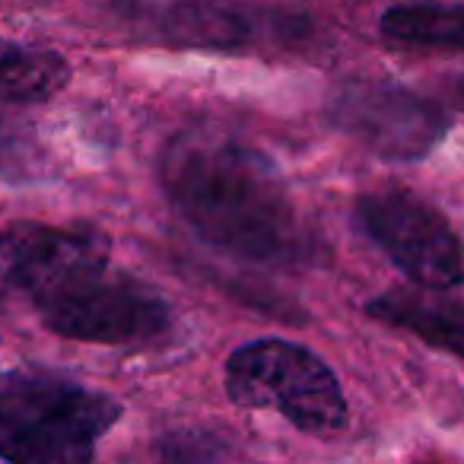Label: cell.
<instances>
[{
	"instance_id": "cell-1",
	"label": "cell",
	"mask_w": 464,
	"mask_h": 464,
	"mask_svg": "<svg viewBox=\"0 0 464 464\" xmlns=\"http://www.w3.org/2000/svg\"><path fill=\"white\" fill-rule=\"evenodd\" d=\"M0 293L29 303L52 334L71 341L134 347L172 324L166 299L115 271L111 239L90 226H0Z\"/></svg>"
},
{
	"instance_id": "cell-2",
	"label": "cell",
	"mask_w": 464,
	"mask_h": 464,
	"mask_svg": "<svg viewBox=\"0 0 464 464\" xmlns=\"http://www.w3.org/2000/svg\"><path fill=\"white\" fill-rule=\"evenodd\" d=\"M160 181L179 217L219 252L258 265L315 258V236L274 162L229 130L204 124L169 137Z\"/></svg>"
},
{
	"instance_id": "cell-3",
	"label": "cell",
	"mask_w": 464,
	"mask_h": 464,
	"mask_svg": "<svg viewBox=\"0 0 464 464\" xmlns=\"http://www.w3.org/2000/svg\"><path fill=\"white\" fill-rule=\"evenodd\" d=\"M121 420V404L48 369L0 375V458L16 464H80Z\"/></svg>"
},
{
	"instance_id": "cell-4",
	"label": "cell",
	"mask_w": 464,
	"mask_h": 464,
	"mask_svg": "<svg viewBox=\"0 0 464 464\" xmlns=\"http://www.w3.org/2000/svg\"><path fill=\"white\" fill-rule=\"evenodd\" d=\"M226 394L246 411H277L309 436H328L347 423V398L331 366L284 337L236 350L226 362Z\"/></svg>"
},
{
	"instance_id": "cell-5",
	"label": "cell",
	"mask_w": 464,
	"mask_h": 464,
	"mask_svg": "<svg viewBox=\"0 0 464 464\" xmlns=\"http://www.w3.org/2000/svg\"><path fill=\"white\" fill-rule=\"evenodd\" d=\"M353 219L411 284L461 286V242L442 210L407 191H372L356 200Z\"/></svg>"
},
{
	"instance_id": "cell-6",
	"label": "cell",
	"mask_w": 464,
	"mask_h": 464,
	"mask_svg": "<svg viewBox=\"0 0 464 464\" xmlns=\"http://www.w3.org/2000/svg\"><path fill=\"white\" fill-rule=\"evenodd\" d=\"M328 118L382 160H423L445 137L451 118L432 99L398 80H353L328 102Z\"/></svg>"
},
{
	"instance_id": "cell-7",
	"label": "cell",
	"mask_w": 464,
	"mask_h": 464,
	"mask_svg": "<svg viewBox=\"0 0 464 464\" xmlns=\"http://www.w3.org/2000/svg\"><path fill=\"white\" fill-rule=\"evenodd\" d=\"M366 312L379 322L401 328L451 356H461L464 312L455 290H432V286H398L382 293L366 305Z\"/></svg>"
},
{
	"instance_id": "cell-8",
	"label": "cell",
	"mask_w": 464,
	"mask_h": 464,
	"mask_svg": "<svg viewBox=\"0 0 464 464\" xmlns=\"http://www.w3.org/2000/svg\"><path fill=\"white\" fill-rule=\"evenodd\" d=\"M150 16L162 35L185 45L236 48L255 35V26L246 14L213 0H166V4H156Z\"/></svg>"
},
{
	"instance_id": "cell-9",
	"label": "cell",
	"mask_w": 464,
	"mask_h": 464,
	"mask_svg": "<svg viewBox=\"0 0 464 464\" xmlns=\"http://www.w3.org/2000/svg\"><path fill=\"white\" fill-rule=\"evenodd\" d=\"M67 80L71 64L61 52L0 39V102H45L64 90Z\"/></svg>"
},
{
	"instance_id": "cell-10",
	"label": "cell",
	"mask_w": 464,
	"mask_h": 464,
	"mask_svg": "<svg viewBox=\"0 0 464 464\" xmlns=\"http://www.w3.org/2000/svg\"><path fill=\"white\" fill-rule=\"evenodd\" d=\"M379 29L385 39L423 48H461V7L458 4H404L382 14Z\"/></svg>"
}]
</instances>
